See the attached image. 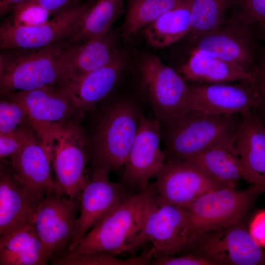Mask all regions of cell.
I'll use <instances>...</instances> for the list:
<instances>
[{
	"mask_svg": "<svg viewBox=\"0 0 265 265\" xmlns=\"http://www.w3.org/2000/svg\"><path fill=\"white\" fill-rule=\"evenodd\" d=\"M58 192L48 194L38 203L32 225L52 256L63 255L76 230L80 201Z\"/></svg>",
	"mask_w": 265,
	"mask_h": 265,
	"instance_id": "cell-11",
	"label": "cell"
},
{
	"mask_svg": "<svg viewBox=\"0 0 265 265\" xmlns=\"http://www.w3.org/2000/svg\"><path fill=\"white\" fill-rule=\"evenodd\" d=\"M147 263L143 255L123 259L103 251L62 255L50 261L53 265H141Z\"/></svg>",
	"mask_w": 265,
	"mask_h": 265,
	"instance_id": "cell-30",
	"label": "cell"
},
{
	"mask_svg": "<svg viewBox=\"0 0 265 265\" xmlns=\"http://www.w3.org/2000/svg\"><path fill=\"white\" fill-rule=\"evenodd\" d=\"M160 123L143 115L139 117L137 133L121 181L131 190L147 189L150 178L165 163L166 154L160 148Z\"/></svg>",
	"mask_w": 265,
	"mask_h": 265,
	"instance_id": "cell-15",
	"label": "cell"
},
{
	"mask_svg": "<svg viewBox=\"0 0 265 265\" xmlns=\"http://www.w3.org/2000/svg\"><path fill=\"white\" fill-rule=\"evenodd\" d=\"M226 19L257 25L265 21V0H229Z\"/></svg>",
	"mask_w": 265,
	"mask_h": 265,
	"instance_id": "cell-31",
	"label": "cell"
},
{
	"mask_svg": "<svg viewBox=\"0 0 265 265\" xmlns=\"http://www.w3.org/2000/svg\"><path fill=\"white\" fill-rule=\"evenodd\" d=\"M242 119L240 113H185L166 125V158L186 161L214 147L234 148Z\"/></svg>",
	"mask_w": 265,
	"mask_h": 265,
	"instance_id": "cell-2",
	"label": "cell"
},
{
	"mask_svg": "<svg viewBox=\"0 0 265 265\" xmlns=\"http://www.w3.org/2000/svg\"><path fill=\"white\" fill-rule=\"evenodd\" d=\"M43 198L16 176L9 162L0 160V236L32 224L36 208Z\"/></svg>",
	"mask_w": 265,
	"mask_h": 265,
	"instance_id": "cell-18",
	"label": "cell"
},
{
	"mask_svg": "<svg viewBox=\"0 0 265 265\" xmlns=\"http://www.w3.org/2000/svg\"><path fill=\"white\" fill-rule=\"evenodd\" d=\"M10 165L16 176L41 198L58 192L53 176L52 154L42 145L35 132L10 158Z\"/></svg>",
	"mask_w": 265,
	"mask_h": 265,
	"instance_id": "cell-19",
	"label": "cell"
},
{
	"mask_svg": "<svg viewBox=\"0 0 265 265\" xmlns=\"http://www.w3.org/2000/svg\"><path fill=\"white\" fill-rule=\"evenodd\" d=\"M192 0H184L143 29L146 41L151 47H168L185 37L190 26Z\"/></svg>",
	"mask_w": 265,
	"mask_h": 265,
	"instance_id": "cell-26",
	"label": "cell"
},
{
	"mask_svg": "<svg viewBox=\"0 0 265 265\" xmlns=\"http://www.w3.org/2000/svg\"><path fill=\"white\" fill-rule=\"evenodd\" d=\"M264 187L252 185L245 189L225 187L205 194L186 207L187 218L179 237L177 253L203 235L241 221Z\"/></svg>",
	"mask_w": 265,
	"mask_h": 265,
	"instance_id": "cell-3",
	"label": "cell"
},
{
	"mask_svg": "<svg viewBox=\"0 0 265 265\" xmlns=\"http://www.w3.org/2000/svg\"><path fill=\"white\" fill-rule=\"evenodd\" d=\"M115 37L111 29L102 36L85 42L72 44L62 57L65 86L78 77L108 64L118 51L115 49Z\"/></svg>",
	"mask_w": 265,
	"mask_h": 265,
	"instance_id": "cell-22",
	"label": "cell"
},
{
	"mask_svg": "<svg viewBox=\"0 0 265 265\" xmlns=\"http://www.w3.org/2000/svg\"><path fill=\"white\" fill-rule=\"evenodd\" d=\"M178 72L186 81L199 83H225L251 81V74L230 63L200 51H191L187 60Z\"/></svg>",
	"mask_w": 265,
	"mask_h": 265,
	"instance_id": "cell-24",
	"label": "cell"
},
{
	"mask_svg": "<svg viewBox=\"0 0 265 265\" xmlns=\"http://www.w3.org/2000/svg\"><path fill=\"white\" fill-rule=\"evenodd\" d=\"M184 0H127L126 14L121 27L128 39L153 23L165 12L177 7Z\"/></svg>",
	"mask_w": 265,
	"mask_h": 265,
	"instance_id": "cell-28",
	"label": "cell"
},
{
	"mask_svg": "<svg viewBox=\"0 0 265 265\" xmlns=\"http://www.w3.org/2000/svg\"><path fill=\"white\" fill-rule=\"evenodd\" d=\"M97 0L70 6L52 19L30 25L5 23L0 28V49H35L69 41Z\"/></svg>",
	"mask_w": 265,
	"mask_h": 265,
	"instance_id": "cell-6",
	"label": "cell"
},
{
	"mask_svg": "<svg viewBox=\"0 0 265 265\" xmlns=\"http://www.w3.org/2000/svg\"><path fill=\"white\" fill-rule=\"evenodd\" d=\"M151 265H212L205 258L195 254H187L179 257L159 255L155 257Z\"/></svg>",
	"mask_w": 265,
	"mask_h": 265,
	"instance_id": "cell-34",
	"label": "cell"
},
{
	"mask_svg": "<svg viewBox=\"0 0 265 265\" xmlns=\"http://www.w3.org/2000/svg\"><path fill=\"white\" fill-rule=\"evenodd\" d=\"M25 126L31 128L25 107L12 99L6 98L1 100L0 103V133L10 132Z\"/></svg>",
	"mask_w": 265,
	"mask_h": 265,
	"instance_id": "cell-32",
	"label": "cell"
},
{
	"mask_svg": "<svg viewBox=\"0 0 265 265\" xmlns=\"http://www.w3.org/2000/svg\"><path fill=\"white\" fill-rule=\"evenodd\" d=\"M259 40L256 25L226 19L218 28L192 42V51L207 53L252 74Z\"/></svg>",
	"mask_w": 265,
	"mask_h": 265,
	"instance_id": "cell-10",
	"label": "cell"
},
{
	"mask_svg": "<svg viewBox=\"0 0 265 265\" xmlns=\"http://www.w3.org/2000/svg\"><path fill=\"white\" fill-rule=\"evenodd\" d=\"M256 32L259 40L265 37V21L256 25Z\"/></svg>",
	"mask_w": 265,
	"mask_h": 265,
	"instance_id": "cell-38",
	"label": "cell"
},
{
	"mask_svg": "<svg viewBox=\"0 0 265 265\" xmlns=\"http://www.w3.org/2000/svg\"><path fill=\"white\" fill-rule=\"evenodd\" d=\"M124 66V57L118 52L107 65L81 76L64 86L62 88L75 109L80 114L93 110L112 91Z\"/></svg>",
	"mask_w": 265,
	"mask_h": 265,
	"instance_id": "cell-20",
	"label": "cell"
},
{
	"mask_svg": "<svg viewBox=\"0 0 265 265\" xmlns=\"http://www.w3.org/2000/svg\"><path fill=\"white\" fill-rule=\"evenodd\" d=\"M82 0H73V1L72 2V3L71 4V6H74V5H77L78 4L80 3V2Z\"/></svg>",
	"mask_w": 265,
	"mask_h": 265,
	"instance_id": "cell-39",
	"label": "cell"
},
{
	"mask_svg": "<svg viewBox=\"0 0 265 265\" xmlns=\"http://www.w3.org/2000/svg\"><path fill=\"white\" fill-rule=\"evenodd\" d=\"M259 97L251 81L239 84H188L185 113L196 111L210 114H244L259 108Z\"/></svg>",
	"mask_w": 265,
	"mask_h": 265,
	"instance_id": "cell-14",
	"label": "cell"
},
{
	"mask_svg": "<svg viewBox=\"0 0 265 265\" xmlns=\"http://www.w3.org/2000/svg\"><path fill=\"white\" fill-rule=\"evenodd\" d=\"M69 41L35 49L2 50L0 92L2 95L64 85L62 59Z\"/></svg>",
	"mask_w": 265,
	"mask_h": 265,
	"instance_id": "cell-4",
	"label": "cell"
},
{
	"mask_svg": "<svg viewBox=\"0 0 265 265\" xmlns=\"http://www.w3.org/2000/svg\"><path fill=\"white\" fill-rule=\"evenodd\" d=\"M124 5V0H97L69 42L81 43L106 34L122 14Z\"/></svg>",
	"mask_w": 265,
	"mask_h": 265,
	"instance_id": "cell-27",
	"label": "cell"
},
{
	"mask_svg": "<svg viewBox=\"0 0 265 265\" xmlns=\"http://www.w3.org/2000/svg\"><path fill=\"white\" fill-rule=\"evenodd\" d=\"M3 96L19 102L25 107L31 128L50 153L57 133L81 115L74 107L61 87L15 92Z\"/></svg>",
	"mask_w": 265,
	"mask_h": 265,
	"instance_id": "cell-7",
	"label": "cell"
},
{
	"mask_svg": "<svg viewBox=\"0 0 265 265\" xmlns=\"http://www.w3.org/2000/svg\"><path fill=\"white\" fill-rule=\"evenodd\" d=\"M150 192L149 186L133 194L62 255L103 251L116 256L133 253L144 246L148 242L144 219Z\"/></svg>",
	"mask_w": 265,
	"mask_h": 265,
	"instance_id": "cell-1",
	"label": "cell"
},
{
	"mask_svg": "<svg viewBox=\"0 0 265 265\" xmlns=\"http://www.w3.org/2000/svg\"><path fill=\"white\" fill-rule=\"evenodd\" d=\"M189 160L196 163L211 177L227 187H235L240 180L250 183L249 176L235 147H214Z\"/></svg>",
	"mask_w": 265,
	"mask_h": 265,
	"instance_id": "cell-25",
	"label": "cell"
},
{
	"mask_svg": "<svg viewBox=\"0 0 265 265\" xmlns=\"http://www.w3.org/2000/svg\"><path fill=\"white\" fill-rule=\"evenodd\" d=\"M229 0H192L190 26L186 36L193 42L218 28L226 19Z\"/></svg>",
	"mask_w": 265,
	"mask_h": 265,
	"instance_id": "cell-29",
	"label": "cell"
},
{
	"mask_svg": "<svg viewBox=\"0 0 265 265\" xmlns=\"http://www.w3.org/2000/svg\"><path fill=\"white\" fill-rule=\"evenodd\" d=\"M86 142L80 126L74 121L55 135L52 149V165L58 193L80 201L87 181L89 160Z\"/></svg>",
	"mask_w": 265,
	"mask_h": 265,
	"instance_id": "cell-9",
	"label": "cell"
},
{
	"mask_svg": "<svg viewBox=\"0 0 265 265\" xmlns=\"http://www.w3.org/2000/svg\"><path fill=\"white\" fill-rule=\"evenodd\" d=\"M73 0H28L23 5L38 7L50 14L61 12L71 6Z\"/></svg>",
	"mask_w": 265,
	"mask_h": 265,
	"instance_id": "cell-35",
	"label": "cell"
},
{
	"mask_svg": "<svg viewBox=\"0 0 265 265\" xmlns=\"http://www.w3.org/2000/svg\"><path fill=\"white\" fill-rule=\"evenodd\" d=\"M150 188L144 232L152 244L153 259L159 255H172L177 252L178 240L186 222V209L165 201Z\"/></svg>",
	"mask_w": 265,
	"mask_h": 265,
	"instance_id": "cell-17",
	"label": "cell"
},
{
	"mask_svg": "<svg viewBox=\"0 0 265 265\" xmlns=\"http://www.w3.org/2000/svg\"><path fill=\"white\" fill-rule=\"evenodd\" d=\"M34 132L30 127L25 126L10 132L0 133V160L16 153Z\"/></svg>",
	"mask_w": 265,
	"mask_h": 265,
	"instance_id": "cell-33",
	"label": "cell"
},
{
	"mask_svg": "<svg viewBox=\"0 0 265 265\" xmlns=\"http://www.w3.org/2000/svg\"><path fill=\"white\" fill-rule=\"evenodd\" d=\"M142 85L158 120L167 125L185 113L188 84L158 57L148 55L140 67Z\"/></svg>",
	"mask_w": 265,
	"mask_h": 265,
	"instance_id": "cell-8",
	"label": "cell"
},
{
	"mask_svg": "<svg viewBox=\"0 0 265 265\" xmlns=\"http://www.w3.org/2000/svg\"><path fill=\"white\" fill-rule=\"evenodd\" d=\"M149 185L152 190L165 201L186 207L211 191L227 187L216 181L190 160H168Z\"/></svg>",
	"mask_w": 265,
	"mask_h": 265,
	"instance_id": "cell-13",
	"label": "cell"
},
{
	"mask_svg": "<svg viewBox=\"0 0 265 265\" xmlns=\"http://www.w3.org/2000/svg\"><path fill=\"white\" fill-rule=\"evenodd\" d=\"M249 232L255 241L265 247V211L258 212L252 220Z\"/></svg>",
	"mask_w": 265,
	"mask_h": 265,
	"instance_id": "cell-36",
	"label": "cell"
},
{
	"mask_svg": "<svg viewBox=\"0 0 265 265\" xmlns=\"http://www.w3.org/2000/svg\"><path fill=\"white\" fill-rule=\"evenodd\" d=\"M51 259L31 224L0 236V265H45Z\"/></svg>",
	"mask_w": 265,
	"mask_h": 265,
	"instance_id": "cell-23",
	"label": "cell"
},
{
	"mask_svg": "<svg viewBox=\"0 0 265 265\" xmlns=\"http://www.w3.org/2000/svg\"><path fill=\"white\" fill-rule=\"evenodd\" d=\"M234 147L250 184L265 189V127L255 110L242 114Z\"/></svg>",
	"mask_w": 265,
	"mask_h": 265,
	"instance_id": "cell-21",
	"label": "cell"
},
{
	"mask_svg": "<svg viewBox=\"0 0 265 265\" xmlns=\"http://www.w3.org/2000/svg\"><path fill=\"white\" fill-rule=\"evenodd\" d=\"M139 118L128 102H118L101 115L89 159L94 167L123 169L135 137Z\"/></svg>",
	"mask_w": 265,
	"mask_h": 265,
	"instance_id": "cell-5",
	"label": "cell"
},
{
	"mask_svg": "<svg viewBox=\"0 0 265 265\" xmlns=\"http://www.w3.org/2000/svg\"><path fill=\"white\" fill-rule=\"evenodd\" d=\"M109 172L105 167H94L91 177L87 178L80 198V212L75 234L67 251L109 213L135 193L132 192L121 181L111 182L108 178Z\"/></svg>",
	"mask_w": 265,
	"mask_h": 265,
	"instance_id": "cell-12",
	"label": "cell"
},
{
	"mask_svg": "<svg viewBox=\"0 0 265 265\" xmlns=\"http://www.w3.org/2000/svg\"><path fill=\"white\" fill-rule=\"evenodd\" d=\"M194 243L199 256L212 265H265V252L240 222L206 234Z\"/></svg>",
	"mask_w": 265,
	"mask_h": 265,
	"instance_id": "cell-16",
	"label": "cell"
},
{
	"mask_svg": "<svg viewBox=\"0 0 265 265\" xmlns=\"http://www.w3.org/2000/svg\"><path fill=\"white\" fill-rule=\"evenodd\" d=\"M28 0H0V18L10 12H13L17 7L23 5Z\"/></svg>",
	"mask_w": 265,
	"mask_h": 265,
	"instance_id": "cell-37",
	"label": "cell"
}]
</instances>
